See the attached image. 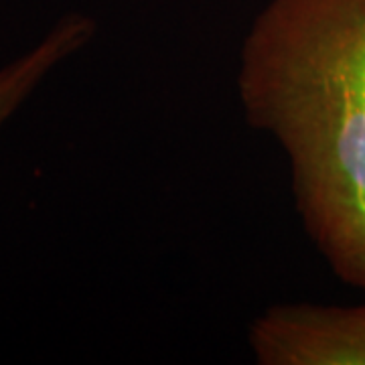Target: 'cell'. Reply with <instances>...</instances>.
<instances>
[{
	"instance_id": "3957f363",
	"label": "cell",
	"mask_w": 365,
	"mask_h": 365,
	"mask_svg": "<svg viewBox=\"0 0 365 365\" xmlns=\"http://www.w3.org/2000/svg\"><path fill=\"white\" fill-rule=\"evenodd\" d=\"M96 35V23L81 16H63L43 39L14 61L0 67V128L31 98L43 79L66 59L88 47Z\"/></svg>"
},
{
	"instance_id": "6da1fadb",
	"label": "cell",
	"mask_w": 365,
	"mask_h": 365,
	"mask_svg": "<svg viewBox=\"0 0 365 365\" xmlns=\"http://www.w3.org/2000/svg\"><path fill=\"white\" fill-rule=\"evenodd\" d=\"M237 93L287 153L313 246L365 292V0H270L242 45Z\"/></svg>"
},
{
	"instance_id": "7a4b0ae2",
	"label": "cell",
	"mask_w": 365,
	"mask_h": 365,
	"mask_svg": "<svg viewBox=\"0 0 365 365\" xmlns=\"http://www.w3.org/2000/svg\"><path fill=\"white\" fill-rule=\"evenodd\" d=\"M262 365H365V302L276 304L250 327Z\"/></svg>"
}]
</instances>
